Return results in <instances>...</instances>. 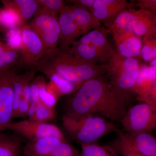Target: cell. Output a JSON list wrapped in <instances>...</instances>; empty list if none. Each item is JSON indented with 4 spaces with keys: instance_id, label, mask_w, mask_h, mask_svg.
Listing matches in <instances>:
<instances>
[{
    "instance_id": "6da1fadb",
    "label": "cell",
    "mask_w": 156,
    "mask_h": 156,
    "mask_svg": "<svg viewBox=\"0 0 156 156\" xmlns=\"http://www.w3.org/2000/svg\"><path fill=\"white\" fill-rule=\"evenodd\" d=\"M131 100L110 83L106 75L86 81L68 99L66 114L91 115L119 122Z\"/></svg>"
},
{
    "instance_id": "7a4b0ae2",
    "label": "cell",
    "mask_w": 156,
    "mask_h": 156,
    "mask_svg": "<svg viewBox=\"0 0 156 156\" xmlns=\"http://www.w3.org/2000/svg\"><path fill=\"white\" fill-rule=\"evenodd\" d=\"M35 69L55 73L74 84L77 90L86 81L106 75V64H90L58 47L46 51Z\"/></svg>"
},
{
    "instance_id": "3957f363",
    "label": "cell",
    "mask_w": 156,
    "mask_h": 156,
    "mask_svg": "<svg viewBox=\"0 0 156 156\" xmlns=\"http://www.w3.org/2000/svg\"><path fill=\"white\" fill-rule=\"evenodd\" d=\"M62 120L67 133L80 144H96L103 136L119 130L105 118L94 115L65 114Z\"/></svg>"
},
{
    "instance_id": "277c9868",
    "label": "cell",
    "mask_w": 156,
    "mask_h": 156,
    "mask_svg": "<svg viewBox=\"0 0 156 156\" xmlns=\"http://www.w3.org/2000/svg\"><path fill=\"white\" fill-rule=\"evenodd\" d=\"M110 83L120 93L131 100V93L139 73L138 59L123 57L115 51L105 63Z\"/></svg>"
},
{
    "instance_id": "5b68a950",
    "label": "cell",
    "mask_w": 156,
    "mask_h": 156,
    "mask_svg": "<svg viewBox=\"0 0 156 156\" xmlns=\"http://www.w3.org/2000/svg\"><path fill=\"white\" fill-rule=\"evenodd\" d=\"M113 26L129 30L140 37L150 36L156 34L155 13L144 9H126L118 15Z\"/></svg>"
},
{
    "instance_id": "8992f818",
    "label": "cell",
    "mask_w": 156,
    "mask_h": 156,
    "mask_svg": "<svg viewBox=\"0 0 156 156\" xmlns=\"http://www.w3.org/2000/svg\"><path fill=\"white\" fill-rule=\"evenodd\" d=\"M20 56L16 66L19 69H35L46 50L37 34L28 24L19 27Z\"/></svg>"
},
{
    "instance_id": "52a82bcc",
    "label": "cell",
    "mask_w": 156,
    "mask_h": 156,
    "mask_svg": "<svg viewBox=\"0 0 156 156\" xmlns=\"http://www.w3.org/2000/svg\"><path fill=\"white\" fill-rule=\"evenodd\" d=\"M28 25L40 37L46 51L58 48L60 28L57 14L40 5Z\"/></svg>"
},
{
    "instance_id": "ba28073f",
    "label": "cell",
    "mask_w": 156,
    "mask_h": 156,
    "mask_svg": "<svg viewBox=\"0 0 156 156\" xmlns=\"http://www.w3.org/2000/svg\"><path fill=\"white\" fill-rule=\"evenodd\" d=\"M121 122L126 133L151 132L156 127V110L146 103L137 104L128 109Z\"/></svg>"
},
{
    "instance_id": "9c48e42d",
    "label": "cell",
    "mask_w": 156,
    "mask_h": 156,
    "mask_svg": "<svg viewBox=\"0 0 156 156\" xmlns=\"http://www.w3.org/2000/svg\"><path fill=\"white\" fill-rule=\"evenodd\" d=\"M117 133L118 139L110 147L113 150L124 148L146 156H156V139L151 132L128 133L119 130Z\"/></svg>"
},
{
    "instance_id": "30bf717a",
    "label": "cell",
    "mask_w": 156,
    "mask_h": 156,
    "mask_svg": "<svg viewBox=\"0 0 156 156\" xmlns=\"http://www.w3.org/2000/svg\"><path fill=\"white\" fill-rule=\"evenodd\" d=\"M6 129L13 130L30 140L45 137H54L67 141L62 131L55 125L48 123H40L24 120L11 122Z\"/></svg>"
},
{
    "instance_id": "8fae6325",
    "label": "cell",
    "mask_w": 156,
    "mask_h": 156,
    "mask_svg": "<svg viewBox=\"0 0 156 156\" xmlns=\"http://www.w3.org/2000/svg\"><path fill=\"white\" fill-rule=\"evenodd\" d=\"M16 73L12 68L0 73V132L12 122L13 80Z\"/></svg>"
},
{
    "instance_id": "7c38bea8",
    "label": "cell",
    "mask_w": 156,
    "mask_h": 156,
    "mask_svg": "<svg viewBox=\"0 0 156 156\" xmlns=\"http://www.w3.org/2000/svg\"><path fill=\"white\" fill-rule=\"evenodd\" d=\"M136 5L126 0H95L90 11L104 26L110 30L121 12Z\"/></svg>"
},
{
    "instance_id": "4fadbf2b",
    "label": "cell",
    "mask_w": 156,
    "mask_h": 156,
    "mask_svg": "<svg viewBox=\"0 0 156 156\" xmlns=\"http://www.w3.org/2000/svg\"><path fill=\"white\" fill-rule=\"evenodd\" d=\"M110 30L115 45L117 53L123 57L128 58H140L142 45V37L127 29L112 26Z\"/></svg>"
},
{
    "instance_id": "5bb4252c",
    "label": "cell",
    "mask_w": 156,
    "mask_h": 156,
    "mask_svg": "<svg viewBox=\"0 0 156 156\" xmlns=\"http://www.w3.org/2000/svg\"><path fill=\"white\" fill-rule=\"evenodd\" d=\"M58 22L60 28L58 48L67 51L83 35L69 5H66L59 14Z\"/></svg>"
},
{
    "instance_id": "9a60e30c",
    "label": "cell",
    "mask_w": 156,
    "mask_h": 156,
    "mask_svg": "<svg viewBox=\"0 0 156 156\" xmlns=\"http://www.w3.org/2000/svg\"><path fill=\"white\" fill-rule=\"evenodd\" d=\"M110 33V30L104 26H101L82 36L77 41L80 43L89 44L94 47L100 53L105 63L115 52L107 39L108 35Z\"/></svg>"
},
{
    "instance_id": "2e32d148",
    "label": "cell",
    "mask_w": 156,
    "mask_h": 156,
    "mask_svg": "<svg viewBox=\"0 0 156 156\" xmlns=\"http://www.w3.org/2000/svg\"><path fill=\"white\" fill-rule=\"evenodd\" d=\"M3 9L12 11L17 19V27L27 24L38 10L40 5L37 0H3Z\"/></svg>"
},
{
    "instance_id": "e0dca14e",
    "label": "cell",
    "mask_w": 156,
    "mask_h": 156,
    "mask_svg": "<svg viewBox=\"0 0 156 156\" xmlns=\"http://www.w3.org/2000/svg\"><path fill=\"white\" fill-rule=\"evenodd\" d=\"M61 140L54 137H45L30 140L23 149L24 156H49L62 142Z\"/></svg>"
},
{
    "instance_id": "ac0fdd59",
    "label": "cell",
    "mask_w": 156,
    "mask_h": 156,
    "mask_svg": "<svg viewBox=\"0 0 156 156\" xmlns=\"http://www.w3.org/2000/svg\"><path fill=\"white\" fill-rule=\"evenodd\" d=\"M156 58L150 62V65H140L139 73L135 81L132 93L142 94L156 84Z\"/></svg>"
},
{
    "instance_id": "d6986e66",
    "label": "cell",
    "mask_w": 156,
    "mask_h": 156,
    "mask_svg": "<svg viewBox=\"0 0 156 156\" xmlns=\"http://www.w3.org/2000/svg\"><path fill=\"white\" fill-rule=\"evenodd\" d=\"M69 6L83 35L101 26L100 21L88 9L73 4Z\"/></svg>"
},
{
    "instance_id": "ffe728a7",
    "label": "cell",
    "mask_w": 156,
    "mask_h": 156,
    "mask_svg": "<svg viewBox=\"0 0 156 156\" xmlns=\"http://www.w3.org/2000/svg\"><path fill=\"white\" fill-rule=\"evenodd\" d=\"M68 51L77 58L93 65L105 64L100 53L92 45L83 44L77 40Z\"/></svg>"
},
{
    "instance_id": "44dd1931",
    "label": "cell",
    "mask_w": 156,
    "mask_h": 156,
    "mask_svg": "<svg viewBox=\"0 0 156 156\" xmlns=\"http://www.w3.org/2000/svg\"><path fill=\"white\" fill-rule=\"evenodd\" d=\"M37 71L35 69L27 70L22 74H17L14 76L13 80V119L15 118L18 105L22 97L23 90L25 85L28 81L32 80L35 77Z\"/></svg>"
},
{
    "instance_id": "7402d4cb",
    "label": "cell",
    "mask_w": 156,
    "mask_h": 156,
    "mask_svg": "<svg viewBox=\"0 0 156 156\" xmlns=\"http://www.w3.org/2000/svg\"><path fill=\"white\" fill-rule=\"evenodd\" d=\"M22 151L19 140L0 132V156H21Z\"/></svg>"
},
{
    "instance_id": "603a6c76",
    "label": "cell",
    "mask_w": 156,
    "mask_h": 156,
    "mask_svg": "<svg viewBox=\"0 0 156 156\" xmlns=\"http://www.w3.org/2000/svg\"><path fill=\"white\" fill-rule=\"evenodd\" d=\"M59 98L56 92L45 82L44 79L40 85L39 101L42 104L50 108L55 109Z\"/></svg>"
},
{
    "instance_id": "cb8c5ba5",
    "label": "cell",
    "mask_w": 156,
    "mask_h": 156,
    "mask_svg": "<svg viewBox=\"0 0 156 156\" xmlns=\"http://www.w3.org/2000/svg\"><path fill=\"white\" fill-rule=\"evenodd\" d=\"M82 156H118L110 147L100 146L96 144H80Z\"/></svg>"
},
{
    "instance_id": "d4e9b609",
    "label": "cell",
    "mask_w": 156,
    "mask_h": 156,
    "mask_svg": "<svg viewBox=\"0 0 156 156\" xmlns=\"http://www.w3.org/2000/svg\"><path fill=\"white\" fill-rule=\"evenodd\" d=\"M156 35L155 34L143 39L140 56L144 61L150 62L156 58Z\"/></svg>"
},
{
    "instance_id": "484cf974",
    "label": "cell",
    "mask_w": 156,
    "mask_h": 156,
    "mask_svg": "<svg viewBox=\"0 0 156 156\" xmlns=\"http://www.w3.org/2000/svg\"><path fill=\"white\" fill-rule=\"evenodd\" d=\"M44 79L42 76H38L34 78L30 86V108L28 117L30 118L32 116L35 112L39 102V90L41 83Z\"/></svg>"
},
{
    "instance_id": "4316f807",
    "label": "cell",
    "mask_w": 156,
    "mask_h": 156,
    "mask_svg": "<svg viewBox=\"0 0 156 156\" xmlns=\"http://www.w3.org/2000/svg\"><path fill=\"white\" fill-rule=\"evenodd\" d=\"M55 115V109L47 107L39 101L34 113L28 119L40 123H48L53 119Z\"/></svg>"
},
{
    "instance_id": "83f0119b",
    "label": "cell",
    "mask_w": 156,
    "mask_h": 156,
    "mask_svg": "<svg viewBox=\"0 0 156 156\" xmlns=\"http://www.w3.org/2000/svg\"><path fill=\"white\" fill-rule=\"evenodd\" d=\"M49 156H82L80 153L67 141L62 142Z\"/></svg>"
},
{
    "instance_id": "f1b7e54d",
    "label": "cell",
    "mask_w": 156,
    "mask_h": 156,
    "mask_svg": "<svg viewBox=\"0 0 156 156\" xmlns=\"http://www.w3.org/2000/svg\"><path fill=\"white\" fill-rule=\"evenodd\" d=\"M39 5L56 14H60L67 5L62 0H37Z\"/></svg>"
},
{
    "instance_id": "f546056e",
    "label": "cell",
    "mask_w": 156,
    "mask_h": 156,
    "mask_svg": "<svg viewBox=\"0 0 156 156\" xmlns=\"http://www.w3.org/2000/svg\"><path fill=\"white\" fill-rule=\"evenodd\" d=\"M137 99L156 110V84L147 91L137 95Z\"/></svg>"
},
{
    "instance_id": "4dcf8cb0",
    "label": "cell",
    "mask_w": 156,
    "mask_h": 156,
    "mask_svg": "<svg viewBox=\"0 0 156 156\" xmlns=\"http://www.w3.org/2000/svg\"><path fill=\"white\" fill-rule=\"evenodd\" d=\"M29 108V101L21 99L18 105L15 118H24L28 117Z\"/></svg>"
},
{
    "instance_id": "1f68e13d",
    "label": "cell",
    "mask_w": 156,
    "mask_h": 156,
    "mask_svg": "<svg viewBox=\"0 0 156 156\" xmlns=\"http://www.w3.org/2000/svg\"><path fill=\"white\" fill-rule=\"evenodd\" d=\"M137 5L140 9H144L156 13V0H139L137 1Z\"/></svg>"
},
{
    "instance_id": "d6a6232c",
    "label": "cell",
    "mask_w": 156,
    "mask_h": 156,
    "mask_svg": "<svg viewBox=\"0 0 156 156\" xmlns=\"http://www.w3.org/2000/svg\"><path fill=\"white\" fill-rule=\"evenodd\" d=\"M95 1V0H70L67 1V2L73 5H77L84 7L90 11L92 9Z\"/></svg>"
},
{
    "instance_id": "836d02e7",
    "label": "cell",
    "mask_w": 156,
    "mask_h": 156,
    "mask_svg": "<svg viewBox=\"0 0 156 156\" xmlns=\"http://www.w3.org/2000/svg\"><path fill=\"white\" fill-rule=\"evenodd\" d=\"M113 150L116 153L119 154L122 156H146L135 151L124 148H117Z\"/></svg>"
},
{
    "instance_id": "e575fe53",
    "label": "cell",
    "mask_w": 156,
    "mask_h": 156,
    "mask_svg": "<svg viewBox=\"0 0 156 156\" xmlns=\"http://www.w3.org/2000/svg\"><path fill=\"white\" fill-rule=\"evenodd\" d=\"M9 45L0 41V66L5 58L6 52L9 49Z\"/></svg>"
},
{
    "instance_id": "d590c367",
    "label": "cell",
    "mask_w": 156,
    "mask_h": 156,
    "mask_svg": "<svg viewBox=\"0 0 156 156\" xmlns=\"http://www.w3.org/2000/svg\"><path fill=\"white\" fill-rule=\"evenodd\" d=\"M0 30H2V31L5 32L7 31V29L5 27L3 23L2 18V9H0Z\"/></svg>"
},
{
    "instance_id": "8d00e7d4",
    "label": "cell",
    "mask_w": 156,
    "mask_h": 156,
    "mask_svg": "<svg viewBox=\"0 0 156 156\" xmlns=\"http://www.w3.org/2000/svg\"><path fill=\"white\" fill-rule=\"evenodd\" d=\"M0 32H3L2 31V30H0Z\"/></svg>"
}]
</instances>
